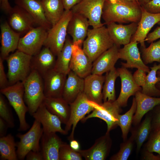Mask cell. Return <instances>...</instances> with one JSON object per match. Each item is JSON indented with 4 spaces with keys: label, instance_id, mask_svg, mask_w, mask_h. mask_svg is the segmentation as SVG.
Instances as JSON below:
<instances>
[{
    "label": "cell",
    "instance_id": "obj_46",
    "mask_svg": "<svg viewBox=\"0 0 160 160\" xmlns=\"http://www.w3.org/2000/svg\"><path fill=\"white\" fill-rule=\"evenodd\" d=\"M4 60L0 57V88H5L9 86L7 76L4 71Z\"/></svg>",
    "mask_w": 160,
    "mask_h": 160
},
{
    "label": "cell",
    "instance_id": "obj_24",
    "mask_svg": "<svg viewBox=\"0 0 160 160\" xmlns=\"http://www.w3.org/2000/svg\"><path fill=\"white\" fill-rule=\"evenodd\" d=\"M40 142L43 160H59V150L63 142L56 132H43Z\"/></svg>",
    "mask_w": 160,
    "mask_h": 160
},
{
    "label": "cell",
    "instance_id": "obj_34",
    "mask_svg": "<svg viewBox=\"0 0 160 160\" xmlns=\"http://www.w3.org/2000/svg\"><path fill=\"white\" fill-rule=\"evenodd\" d=\"M17 143L14 136L9 134L0 138V159L1 160H17Z\"/></svg>",
    "mask_w": 160,
    "mask_h": 160
},
{
    "label": "cell",
    "instance_id": "obj_5",
    "mask_svg": "<svg viewBox=\"0 0 160 160\" xmlns=\"http://www.w3.org/2000/svg\"><path fill=\"white\" fill-rule=\"evenodd\" d=\"M32 57V56L17 49L6 58L9 85L23 81L26 78L31 71Z\"/></svg>",
    "mask_w": 160,
    "mask_h": 160
},
{
    "label": "cell",
    "instance_id": "obj_10",
    "mask_svg": "<svg viewBox=\"0 0 160 160\" xmlns=\"http://www.w3.org/2000/svg\"><path fill=\"white\" fill-rule=\"evenodd\" d=\"M70 114L69 120L65 124L64 130L67 133L72 128L71 133L68 137L70 141L74 139V133L78 122L87 114L92 111L94 107L88 102V100L83 92L69 104Z\"/></svg>",
    "mask_w": 160,
    "mask_h": 160
},
{
    "label": "cell",
    "instance_id": "obj_53",
    "mask_svg": "<svg viewBox=\"0 0 160 160\" xmlns=\"http://www.w3.org/2000/svg\"><path fill=\"white\" fill-rule=\"evenodd\" d=\"M70 145L73 149L76 151H77L80 149L79 143L74 139L70 141Z\"/></svg>",
    "mask_w": 160,
    "mask_h": 160
},
{
    "label": "cell",
    "instance_id": "obj_26",
    "mask_svg": "<svg viewBox=\"0 0 160 160\" xmlns=\"http://www.w3.org/2000/svg\"><path fill=\"white\" fill-rule=\"evenodd\" d=\"M16 5L23 8L34 19L36 24L49 30L52 26L45 16L41 1L15 0Z\"/></svg>",
    "mask_w": 160,
    "mask_h": 160
},
{
    "label": "cell",
    "instance_id": "obj_14",
    "mask_svg": "<svg viewBox=\"0 0 160 160\" xmlns=\"http://www.w3.org/2000/svg\"><path fill=\"white\" fill-rule=\"evenodd\" d=\"M112 144L110 132L97 139L93 145L86 150L78 151L86 160H105L108 156Z\"/></svg>",
    "mask_w": 160,
    "mask_h": 160
},
{
    "label": "cell",
    "instance_id": "obj_15",
    "mask_svg": "<svg viewBox=\"0 0 160 160\" xmlns=\"http://www.w3.org/2000/svg\"><path fill=\"white\" fill-rule=\"evenodd\" d=\"M8 14L9 25L14 30L20 34L26 33L36 24L30 14L17 5L12 7Z\"/></svg>",
    "mask_w": 160,
    "mask_h": 160
},
{
    "label": "cell",
    "instance_id": "obj_29",
    "mask_svg": "<svg viewBox=\"0 0 160 160\" xmlns=\"http://www.w3.org/2000/svg\"><path fill=\"white\" fill-rule=\"evenodd\" d=\"M90 25L88 19L83 15L73 13L67 27V33L72 38L73 43H83L87 37L88 27Z\"/></svg>",
    "mask_w": 160,
    "mask_h": 160
},
{
    "label": "cell",
    "instance_id": "obj_18",
    "mask_svg": "<svg viewBox=\"0 0 160 160\" xmlns=\"http://www.w3.org/2000/svg\"><path fill=\"white\" fill-rule=\"evenodd\" d=\"M32 116L41 123L44 133L58 132L64 135L68 134L62 127V123L60 119L50 112L43 103Z\"/></svg>",
    "mask_w": 160,
    "mask_h": 160
},
{
    "label": "cell",
    "instance_id": "obj_27",
    "mask_svg": "<svg viewBox=\"0 0 160 160\" xmlns=\"http://www.w3.org/2000/svg\"><path fill=\"white\" fill-rule=\"evenodd\" d=\"M135 95L137 108L133 116L132 124L135 126L141 122L145 114L160 105V97L148 96L143 93L141 91L137 92Z\"/></svg>",
    "mask_w": 160,
    "mask_h": 160
},
{
    "label": "cell",
    "instance_id": "obj_30",
    "mask_svg": "<svg viewBox=\"0 0 160 160\" xmlns=\"http://www.w3.org/2000/svg\"><path fill=\"white\" fill-rule=\"evenodd\" d=\"M42 103L51 113L57 116L66 124L70 116V105L62 97H45Z\"/></svg>",
    "mask_w": 160,
    "mask_h": 160
},
{
    "label": "cell",
    "instance_id": "obj_7",
    "mask_svg": "<svg viewBox=\"0 0 160 160\" xmlns=\"http://www.w3.org/2000/svg\"><path fill=\"white\" fill-rule=\"evenodd\" d=\"M89 103L94 108L92 113L81 120L84 122L88 119L93 117L98 118L104 121L107 124L106 132L116 128L117 126L119 115L122 111L121 107L116 100L107 101L100 104L88 100Z\"/></svg>",
    "mask_w": 160,
    "mask_h": 160
},
{
    "label": "cell",
    "instance_id": "obj_58",
    "mask_svg": "<svg viewBox=\"0 0 160 160\" xmlns=\"http://www.w3.org/2000/svg\"><path fill=\"white\" fill-rule=\"evenodd\" d=\"M38 0L41 1V0Z\"/></svg>",
    "mask_w": 160,
    "mask_h": 160
},
{
    "label": "cell",
    "instance_id": "obj_54",
    "mask_svg": "<svg viewBox=\"0 0 160 160\" xmlns=\"http://www.w3.org/2000/svg\"><path fill=\"white\" fill-rule=\"evenodd\" d=\"M151 0H137L139 4L141 6L148 3Z\"/></svg>",
    "mask_w": 160,
    "mask_h": 160
},
{
    "label": "cell",
    "instance_id": "obj_1",
    "mask_svg": "<svg viewBox=\"0 0 160 160\" xmlns=\"http://www.w3.org/2000/svg\"><path fill=\"white\" fill-rule=\"evenodd\" d=\"M141 14V7L136 1L121 0L112 2L105 0L102 17L105 24L116 22L138 23Z\"/></svg>",
    "mask_w": 160,
    "mask_h": 160
},
{
    "label": "cell",
    "instance_id": "obj_33",
    "mask_svg": "<svg viewBox=\"0 0 160 160\" xmlns=\"http://www.w3.org/2000/svg\"><path fill=\"white\" fill-rule=\"evenodd\" d=\"M72 40L67 37L64 46L58 53L56 59L54 69L67 75L70 71V62L72 52Z\"/></svg>",
    "mask_w": 160,
    "mask_h": 160
},
{
    "label": "cell",
    "instance_id": "obj_12",
    "mask_svg": "<svg viewBox=\"0 0 160 160\" xmlns=\"http://www.w3.org/2000/svg\"><path fill=\"white\" fill-rule=\"evenodd\" d=\"M80 42L73 43L70 68L78 76L84 78L91 74L93 62L85 53Z\"/></svg>",
    "mask_w": 160,
    "mask_h": 160
},
{
    "label": "cell",
    "instance_id": "obj_11",
    "mask_svg": "<svg viewBox=\"0 0 160 160\" xmlns=\"http://www.w3.org/2000/svg\"><path fill=\"white\" fill-rule=\"evenodd\" d=\"M105 0H82L71 9L73 13L80 14L88 20L93 28L104 25L101 22Z\"/></svg>",
    "mask_w": 160,
    "mask_h": 160
},
{
    "label": "cell",
    "instance_id": "obj_48",
    "mask_svg": "<svg viewBox=\"0 0 160 160\" xmlns=\"http://www.w3.org/2000/svg\"><path fill=\"white\" fill-rule=\"evenodd\" d=\"M27 160H43V158L40 151H31L26 155Z\"/></svg>",
    "mask_w": 160,
    "mask_h": 160
},
{
    "label": "cell",
    "instance_id": "obj_19",
    "mask_svg": "<svg viewBox=\"0 0 160 160\" xmlns=\"http://www.w3.org/2000/svg\"><path fill=\"white\" fill-rule=\"evenodd\" d=\"M107 28L114 44L119 46L129 43L137 29L138 23H132L127 25L111 23L107 24Z\"/></svg>",
    "mask_w": 160,
    "mask_h": 160
},
{
    "label": "cell",
    "instance_id": "obj_6",
    "mask_svg": "<svg viewBox=\"0 0 160 160\" xmlns=\"http://www.w3.org/2000/svg\"><path fill=\"white\" fill-rule=\"evenodd\" d=\"M72 15L71 10H65L60 20L48 31L44 46L49 48L55 56L64 46L67 37L68 25Z\"/></svg>",
    "mask_w": 160,
    "mask_h": 160
},
{
    "label": "cell",
    "instance_id": "obj_45",
    "mask_svg": "<svg viewBox=\"0 0 160 160\" xmlns=\"http://www.w3.org/2000/svg\"><path fill=\"white\" fill-rule=\"evenodd\" d=\"M141 7L148 12L153 14L160 13V0H151Z\"/></svg>",
    "mask_w": 160,
    "mask_h": 160
},
{
    "label": "cell",
    "instance_id": "obj_8",
    "mask_svg": "<svg viewBox=\"0 0 160 160\" xmlns=\"http://www.w3.org/2000/svg\"><path fill=\"white\" fill-rule=\"evenodd\" d=\"M41 124L35 120L30 129L24 134L19 133L17 137L19 141L17 143V153L18 159L23 160L30 151H40V141L43 133Z\"/></svg>",
    "mask_w": 160,
    "mask_h": 160
},
{
    "label": "cell",
    "instance_id": "obj_21",
    "mask_svg": "<svg viewBox=\"0 0 160 160\" xmlns=\"http://www.w3.org/2000/svg\"><path fill=\"white\" fill-rule=\"evenodd\" d=\"M142 8V14L138 23L137 31L132 36L131 41H136L140 44L141 47H146L145 39L151 28L160 22V13L153 14Z\"/></svg>",
    "mask_w": 160,
    "mask_h": 160
},
{
    "label": "cell",
    "instance_id": "obj_13",
    "mask_svg": "<svg viewBox=\"0 0 160 160\" xmlns=\"http://www.w3.org/2000/svg\"><path fill=\"white\" fill-rule=\"evenodd\" d=\"M137 44L136 41H131L124 45L123 48L119 49L118 53L119 59L126 61L125 63H121L122 66L124 68L140 69L148 73L150 69L145 64L141 58Z\"/></svg>",
    "mask_w": 160,
    "mask_h": 160
},
{
    "label": "cell",
    "instance_id": "obj_36",
    "mask_svg": "<svg viewBox=\"0 0 160 160\" xmlns=\"http://www.w3.org/2000/svg\"><path fill=\"white\" fill-rule=\"evenodd\" d=\"M118 76L119 75L117 69L115 67L106 73L102 90L103 102L114 101L116 100L115 84L116 79Z\"/></svg>",
    "mask_w": 160,
    "mask_h": 160
},
{
    "label": "cell",
    "instance_id": "obj_2",
    "mask_svg": "<svg viewBox=\"0 0 160 160\" xmlns=\"http://www.w3.org/2000/svg\"><path fill=\"white\" fill-rule=\"evenodd\" d=\"M86 37L82 49L92 62L114 44L104 25L88 29Z\"/></svg>",
    "mask_w": 160,
    "mask_h": 160
},
{
    "label": "cell",
    "instance_id": "obj_4",
    "mask_svg": "<svg viewBox=\"0 0 160 160\" xmlns=\"http://www.w3.org/2000/svg\"><path fill=\"white\" fill-rule=\"evenodd\" d=\"M0 93L7 98L18 117L19 121L18 131H24L27 130L30 126L26 120V114L28 112V109L24 98L23 82L18 81L1 89Z\"/></svg>",
    "mask_w": 160,
    "mask_h": 160
},
{
    "label": "cell",
    "instance_id": "obj_40",
    "mask_svg": "<svg viewBox=\"0 0 160 160\" xmlns=\"http://www.w3.org/2000/svg\"><path fill=\"white\" fill-rule=\"evenodd\" d=\"M82 157L78 151L73 149L70 145L63 142L59 150V160H82Z\"/></svg>",
    "mask_w": 160,
    "mask_h": 160
},
{
    "label": "cell",
    "instance_id": "obj_22",
    "mask_svg": "<svg viewBox=\"0 0 160 160\" xmlns=\"http://www.w3.org/2000/svg\"><path fill=\"white\" fill-rule=\"evenodd\" d=\"M1 47L0 57L4 60L11 52L17 49L20 34L14 30L7 21L0 25Z\"/></svg>",
    "mask_w": 160,
    "mask_h": 160
},
{
    "label": "cell",
    "instance_id": "obj_43",
    "mask_svg": "<svg viewBox=\"0 0 160 160\" xmlns=\"http://www.w3.org/2000/svg\"><path fill=\"white\" fill-rule=\"evenodd\" d=\"M151 131L160 129V105L155 107L152 113Z\"/></svg>",
    "mask_w": 160,
    "mask_h": 160
},
{
    "label": "cell",
    "instance_id": "obj_28",
    "mask_svg": "<svg viewBox=\"0 0 160 160\" xmlns=\"http://www.w3.org/2000/svg\"><path fill=\"white\" fill-rule=\"evenodd\" d=\"M67 76L63 87L62 97L70 104L83 92L84 79L71 70Z\"/></svg>",
    "mask_w": 160,
    "mask_h": 160
},
{
    "label": "cell",
    "instance_id": "obj_56",
    "mask_svg": "<svg viewBox=\"0 0 160 160\" xmlns=\"http://www.w3.org/2000/svg\"><path fill=\"white\" fill-rule=\"evenodd\" d=\"M107 0L108 1H110L112 2H115V1H118L128 0V1H136V2H137L138 3L137 0Z\"/></svg>",
    "mask_w": 160,
    "mask_h": 160
},
{
    "label": "cell",
    "instance_id": "obj_44",
    "mask_svg": "<svg viewBox=\"0 0 160 160\" xmlns=\"http://www.w3.org/2000/svg\"><path fill=\"white\" fill-rule=\"evenodd\" d=\"M146 73L142 69H137L133 75L134 81L139 86L142 87L145 84L147 76Z\"/></svg>",
    "mask_w": 160,
    "mask_h": 160
},
{
    "label": "cell",
    "instance_id": "obj_42",
    "mask_svg": "<svg viewBox=\"0 0 160 160\" xmlns=\"http://www.w3.org/2000/svg\"><path fill=\"white\" fill-rule=\"evenodd\" d=\"M145 151L160 156V129L151 131L145 145Z\"/></svg>",
    "mask_w": 160,
    "mask_h": 160
},
{
    "label": "cell",
    "instance_id": "obj_31",
    "mask_svg": "<svg viewBox=\"0 0 160 160\" xmlns=\"http://www.w3.org/2000/svg\"><path fill=\"white\" fill-rule=\"evenodd\" d=\"M151 113L146 115L145 119L132 129L131 135L136 143L138 153L144 142L148 138L152 130Z\"/></svg>",
    "mask_w": 160,
    "mask_h": 160
},
{
    "label": "cell",
    "instance_id": "obj_37",
    "mask_svg": "<svg viewBox=\"0 0 160 160\" xmlns=\"http://www.w3.org/2000/svg\"><path fill=\"white\" fill-rule=\"evenodd\" d=\"M136 108V100L135 97H134L132 105L129 109L124 114H120L119 115L118 125L121 129L123 141L127 139L128 135L132 124L133 117Z\"/></svg>",
    "mask_w": 160,
    "mask_h": 160
},
{
    "label": "cell",
    "instance_id": "obj_32",
    "mask_svg": "<svg viewBox=\"0 0 160 160\" xmlns=\"http://www.w3.org/2000/svg\"><path fill=\"white\" fill-rule=\"evenodd\" d=\"M44 14L52 26L61 19L65 11L61 0H41Z\"/></svg>",
    "mask_w": 160,
    "mask_h": 160
},
{
    "label": "cell",
    "instance_id": "obj_9",
    "mask_svg": "<svg viewBox=\"0 0 160 160\" xmlns=\"http://www.w3.org/2000/svg\"><path fill=\"white\" fill-rule=\"evenodd\" d=\"M48 31L39 26L33 27L20 39L17 49L33 56L38 53L44 46Z\"/></svg>",
    "mask_w": 160,
    "mask_h": 160
},
{
    "label": "cell",
    "instance_id": "obj_41",
    "mask_svg": "<svg viewBox=\"0 0 160 160\" xmlns=\"http://www.w3.org/2000/svg\"><path fill=\"white\" fill-rule=\"evenodd\" d=\"M0 117L7 123L9 128L14 127V120L12 112L1 93L0 95Z\"/></svg>",
    "mask_w": 160,
    "mask_h": 160
},
{
    "label": "cell",
    "instance_id": "obj_49",
    "mask_svg": "<svg viewBox=\"0 0 160 160\" xmlns=\"http://www.w3.org/2000/svg\"><path fill=\"white\" fill-rule=\"evenodd\" d=\"M82 0H61L65 10H70Z\"/></svg>",
    "mask_w": 160,
    "mask_h": 160
},
{
    "label": "cell",
    "instance_id": "obj_57",
    "mask_svg": "<svg viewBox=\"0 0 160 160\" xmlns=\"http://www.w3.org/2000/svg\"><path fill=\"white\" fill-rule=\"evenodd\" d=\"M158 23L159 24V25H160V22H159V23Z\"/></svg>",
    "mask_w": 160,
    "mask_h": 160
},
{
    "label": "cell",
    "instance_id": "obj_17",
    "mask_svg": "<svg viewBox=\"0 0 160 160\" xmlns=\"http://www.w3.org/2000/svg\"><path fill=\"white\" fill-rule=\"evenodd\" d=\"M67 76V75L57 71L54 68L47 72L42 77L45 97H62Z\"/></svg>",
    "mask_w": 160,
    "mask_h": 160
},
{
    "label": "cell",
    "instance_id": "obj_23",
    "mask_svg": "<svg viewBox=\"0 0 160 160\" xmlns=\"http://www.w3.org/2000/svg\"><path fill=\"white\" fill-rule=\"evenodd\" d=\"M105 76L90 74L84 78L83 92L88 99L98 104H102Z\"/></svg>",
    "mask_w": 160,
    "mask_h": 160
},
{
    "label": "cell",
    "instance_id": "obj_52",
    "mask_svg": "<svg viewBox=\"0 0 160 160\" xmlns=\"http://www.w3.org/2000/svg\"><path fill=\"white\" fill-rule=\"evenodd\" d=\"M143 158L145 160H160V156L153 155L152 153L145 151L144 153Z\"/></svg>",
    "mask_w": 160,
    "mask_h": 160
},
{
    "label": "cell",
    "instance_id": "obj_51",
    "mask_svg": "<svg viewBox=\"0 0 160 160\" xmlns=\"http://www.w3.org/2000/svg\"><path fill=\"white\" fill-rule=\"evenodd\" d=\"M0 8L1 9L7 14H8L12 9V7L8 0H0Z\"/></svg>",
    "mask_w": 160,
    "mask_h": 160
},
{
    "label": "cell",
    "instance_id": "obj_20",
    "mask_svg": "<svg viewBox=\"0 0 160 160\" xmlns=\"http://www.w3.org/2000/svg\"><path fill=\"white\" fill-rule=\"evenodd\" d=\"M119 46L114 44L99 56L93 62L91 73L103 75L113 68L119 59Z\"/></svg>",
    "mask_w": 160,
    "mask_h": 160
},
{
    "label": "cell",
    "instance_id": "obj_25",
    "mask_svg": "<svg viewBox=\"0 0 160 160\" xmlns=\"http://www.w3.org/2000/svg\"><path fill=\"white\" fill-rule=\"evenodd\" d=\"M55 56L49 48L44 47L38 53L32 56L31 70L36 71L43 77L54 68L56 60Z\"/></svg>",
    "mask_w": 160,
    "mask_h": 160
},
{
    "label": "cell",
    "instance_id": "obj_55",
    "mask_svg": "<svg viewBox=\"0 0 160 160\" xmlns=\"http://www.w3.org/2000/svg\"><path fill=\"white\" fill-rule=\"evenodd\" d=\"M157 76H160V70L157 71ZM156 87L158 89H160V81L156 84Z\"/></svg>",
    "mask_w": 160,
    "mask_h": 160
},
{
    "label": "cell",
    "instance_id": "obj_35",
    "mask_svg": "<svg viewBox=\"0 0 160 160\" xmlns=\"http://www.w3.org/2000/svg\"><path fill=\"white\" fill-rule=\"evenodd\" d=\"M151 70L148 73L145 84L142 87V92L152 97H160V89L156 87V84L160 81V76H157V72L160 70V63H155Z\"/></svg>",
    "mask_w": 160,
    "mask_h": 160
},
{
    "label": "cell",
    "instance_id": "obj_3",
    "mask_svg": "<svg viewBox=\"0 0 160 160\" xmlns=\"http://www.w3.org/2000/svg\"><path fill=\"white\" fill-rule=\"evenodd\" d=\"M23 82L24 101L28 112L32 115L41 105L45 97L43 77L37 71L32 70Z\"/></svg>",
    "mask_w": 160,
    "mask_h": 160
},
{
    "label": "cell",
    "instance_id": "obj_16",
    "mask_svg": "<svg viewBox=\"0 0 160 160\" xmlns=\"http://www.w3.org/2000/svg\"><path fill=\"white\" fill-rule=\"evenodd\" d=\"M117 70L121 80V88L119 96L116 101L121 107H125L127 106L129 98L141 91L142 88L135 83L132 75L127 68L122 66Z\"/></svg>",
    "mask_w": 160,
    "mask_h": 160
},
{
    "label": "cell",
    "instance_id": "obj_50",
    "mask_svg": "<svg viewBox=\"0 0 160 160\" xmlns=\"http://www.w3.org/2000/svg\"><path fill=\"white\" fill-rule=\"evenodd\" d=\"M9 128L7 123L0 117V137L6 135L8 129Z\"/></svg>",
    "mask_w": 160,
    "mask_h": 160
},
{
    "label": "cell",
    "instance_id": "obj_47",
    "mask_svg": "<svg viewBox=\"0 0 160 160\" xmlns=\"http://www.w3.org/2000/svg\"><path fill=\"white\" fill-rule=\"evenodd\" d=\"M160 38V26L158 27L152 32L148 34L145 39L148 43H151Z\"/></svg>",
    "mask_w": 160,
    "mask_h": 160
},
{
    "label": "cell",
    "instance_id": "obj_39",
    "mask_svg": "<svg viewBox=\"0 0 160 160\" xmlns=\"http://www.w3.org/2000/svg\"><path fill=\"white\" fill-rule=\"evenodd\" d=\"M134 142L133 137H130L124 141L120 145L119 151L110 158L111 160H127L131 155L133 148Z\"/></svg>",
    "mask_w": 160,
    "mask_h": 160
},
{
    "label": "cell",
    "instance_id": "obj_38",
    "mask_svg": "<svg viewBox=\"0 0 160 160\" xmlns=\"http://www.w3.org/2000/svg\"><path fill=\"white\" fill-rule=\"evenodd\" d=\"M148 47H141L142 60L145 65L156 61L160 63V40L151 43Z\"/></svg>",
    "mask_w": 160,
    "mask_h": 160
}]
</instances>
